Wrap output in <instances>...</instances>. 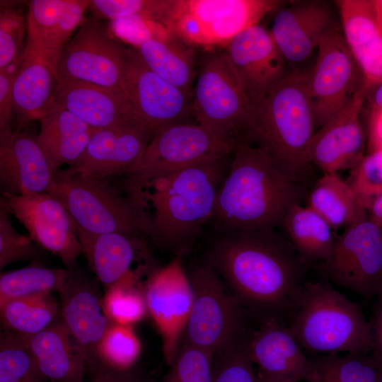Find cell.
<instances>
[{"instance_id":"d6a6232c","label":"cell","mask_w":382,"mask_h":382,"mask_svg":"<svg viewBox=\"0 0 382 382\" xmlns=\"http://www.w3.org/2000/svg\"><path fill=\"white\" fill-rule=\"evenodd\" d=\"M3 329L30 337L58 320L61 307L52 293L25 296L0 304Z\"/></svg>"},{"instance_id":"11a10c76","label":"cell","mask_w":382,"mask_h":382,"mask_svg":"<svg viewBox=\"0 0 382 382\" xmlns=\"http://www.w3.org/2000/svg\"><path fill=\"white\" fill-rule=\"evenodd\" d=\"M259 376V375H258ZM259 382H292L286 380L266 378L259 376Z\"/></svg>"},{"instance_id":"ba28073f","label":"cell","mask_w":382,"mask_h":382,"mask_svg":"<svg viewBox=\"0 0 382 382\" xmlns=\"http://www.w3.org/2000/svg\"><path fill=\"white\" fill-rule=\"evenodd\" d=\"M187 275L193 301L180 343L214 354L254 321L206 260Z\"/></svg>"},{"instance_id":"d590c367","label":"cell","mask_w":382,"mask_h":382,"mask_svg":"<svg viewBox=\"0 0 382 382\" xmlns=\"http://www.w3.org/2000/svg\"><path fill=\"white\" fill-rule=\"evenodd\" d=\"M314 382H376L379 367L366 353L315 354Z\"/></svg>"},{"instance_id":"9f6ffc18","label":"cell","mask_w":382,"mask_h":382,"mask_svg":"<svg viewBox=\"0 0 382 382\" xmlns=\"http://www.w3.org/2000/svg\"><path fill=\"white\" fill-rule=\"evenodd\" d=\"M376 382H382V369L379 370Z\"/></svg>"},{"instance_id":"f5cc1de1","label":"cell","mask_w":382,"mask_h":382,"mask_svg":"<svg viewBox=\"0 0 382 382\" xmlns=\"http://www.w3.org/2000/svg\"><path fill=\"white\" fill-rule=\"evenodd\" d=\"M367 215L371 222L382 228V192L372 202Z\"/></svg>"},{"instance_id":"f546056e","label":"cell","mask_w":382,"mask_h":382,"mask_svg":"<svg viewBox=\"0 0 382 382\" xmlns=\"http://www.w3.org/2000/svg\"><path fill=\"white\" fill-rule=\"evenodd\" d=\"M280 228L308 266H315L330 255L336 236L329 224L311 207L293 204Z\"/></svg>"},{"instance_id":"4dcf8cb0","label":"cell","mask_w":382,"mask_h":382,"mask_svg":"<svg viewBox=\"0 0 382 382\" xmlns=\"http://www.w3.org/2000/svg\"><path fill=\"white\" fill-rule=\"evenodd\" d=\"M308 207L320 214L334 231L368 217L352 187L337 173H325L307 193Z\"/></svg>"},{"instance_id":"83f0119b","label":"cell","mask_w":382,"mask_h":382,"mask_svg":"<svg viewBox=\"0 0 382 382\" xmlns=\"http://www.w3.org/2000/svg\"><path fill=\"white\" fill-rule=\"evenodd\" d=\"M41 371L52 382H84L87 358L61 317L43 331L25 337Z\"/></svg>"},{"instance_id":"8d00e7d4","label":"cell","mask_w":382,"mask_h":382,"mask_svg":"<svg viewBox=\"0 0 382 382\" xmlns=\"http://www.w3.org/2000/svg\"><path fill=\"white\" fill-rule=\"evenodd\" d=\"M23 336L3 330L0 334V382H46Z\"/></svg>"},{"instance_id":"6f0895ef","label":"cell","mask_w":382,"mask_h":382,"mask_svg":"<svg viewBox=\"0 0 382 382\" xmlns=\"http://www.w3.org/2000/svg\"><path fill=\"white\" fill-rule=\"evenodd\" d=\"M382 127V122L378 123L376 126H375L374 128L371 129V132H374L375 130H376L378 128Z\"/></svg>"},{"instance_id":"816d5d0a","label":"cell","mask_w":382,"mask_h":382,"mask_svg":"<svg viewBox=\"0 0 382 382\" xmlns=\"http://www.w3.org/2000/svg\"><path fill=\"white\" fill-rule=\"evenodd\" d=\"M375 87L373 93L371 103V129L382 122V81L374 86Z\"/></svg>"},{"instance_id":"7dc6e473","label":"cell","mask_w":382,"mask_h":382,"mask_svg":"<svg viewBox=\"0 0 382 382\" xmlns=\"http://www.w3.org/2000/svg\"><path fill=\"white\" fill-rule=\"evenodd\" d=\"M90 1L66 0L58 25L52 39V48L62 51L75 30L81 25L85 13L89 8Z\"/></svg>"},{"instance_id":"277c9868","label":"cell","mask_w":382,"mask_h":382,"mask_svg":"<svg viewBox=\"0 0 382 382\" xmlns=\"http://www.w3.org/2000/svg\"><path fill=\"white\" fill-rule=\"evenodd\" d=\"M308 81V72H288L251 105L243 129L244 139L306 187L313 177L308 149L316 127Z\"/></svg>"},{"instance_id":"9c48e42d","label":"cell","mask_w":382,"mask_h":382,"mask_svg":"<svg viewBox=\"0 0 382 382\" xmlns=\"http://www.w3.org/2000/svg\"><path fill=\"white\" fill-rule=\"evenodd\" d=\"M239 141L198 123L167 127L152 137L141 159L126 175L125 183H139L204 161L233 153Z\"/></svg>"},{"instance_id":"680465c9","label":"cell","mask_w":382,"mask_h":382,"mask_svg":"<svg viewBox=\"0 0 382 382\" xmlns=\"http://www.w3.org/2000/svg\"><path fill=\"white\" fill-rule=\"evenodd\" d=\"M381 230H382V228H381Z\"/></svg>"},{"instance_id":"ffe728a7","label":"cell","mask_w":382,"mask_h":382,"mask_svg":"<svg viewBox=\"0 0 382 382\" xmlns=\"http://www.w3.org/2000/svg\"><path fill=\"white\" fill-rule=\"evenodd\" d=\"M251 105L288 72L286 59L270 31L259 23L238 34L226 52Z\"/></svg>"},{"instance_id":"bcb514c9","label":"cell","mask_w":382,"mask_h":382,"mask_svg":"<svg viewBox=\"0 0 382 382\" xmlns=\"http://www.w3.org/2000/svg\"><path fill=\"white\" fill-rule=\"evenodd\" d=\"M117 21L120 35L134 47L149 40L166 41L175 38L163 23L144 16L132 15Z\"/></svg>"},{"instance_id":"c3c4849f","label":"cell","mask_w":382,"mask_h":382,"mask_svg":"<svg viewBox=\"0 0 382 382\" xmlns=\"http://www.w3.org/2000/svg\"><path fill=\"white\" fill-rule=\"evenodd\" d=\"M14 78L0 73V141L8 138L13 132L12 86Z\"/></svg>"},{"instance_id":"f6af8a7d","label":"cell","mask_w":382,"mask_h":382,"mask_svg":"<svg viewBox=\"0 0 382 382\" xmlns=\"http://www.w3.org/2000/svg\"><path fill=\"white\" fill-rule=\"evenodd\" d=\"M27 18L17 8H1L0 12V70L21 56L27 33Z\"/></svg>"},{"instance_id":"f35d334b","label":"cell","mask_w":382,"mask_h":382,"mask_svg":"<svg viewBox=\"0 0 382 382\" xmlns=\"http://www.w3.org/2000/svg\"><path fill=\"white\" fill-rule=\"evenodd\" d=\"M250 327L214 354L211 382H259L248 351Z\"/></svg>"},{"instance_id":"d6986e66","label":"cell","mask_w":382,"mask_h":382,"mask_svg":"<svg viewBox=\"0 0 382 382\" xmlns=\"http://www.w3.org/2000/svg\"><path fill=\"white\" fill-rule=\"evenodd\" d=\"M60 296L61 318L88 361V369L96 363V348L111 323L105 315L99 281L76 265L70 267Z\"/></svg>"},{"instance_id":"cb8c5ba5","label":"cell","mask_w":382,"mask_h":382,"mask_svg":"<svg viewBox=\"0 0 382 382\" xmlns=\"http://www.w3.org/2000/svg\"><path fill=\"white\" fill-rule=\"evenodd\" d=\"M336 27L325 4L300 2L277 9L270 33L285 59L299 62L306 59Z\"/></svg>"},{"instance_id":"d4e9b609","label":"cell","mask_w":382,"mask_h":382,"mask_svg":"<svg viewBox=\"0 0 382 382\" xmlns=\"http://www.w3.org/2000/svg\"><path fill=\"white\" fill-rule=\"evenodd\" d=\"M77 233L82 254L105 289L139 268L134 267L136 264L154 265L143 237L116 232Z\"/></svg>"},{"instance_id":"ac0fdd59","label":"cell","mask_w":382,"mask_h":382,"mask_svg":"<svg viewBox=\"0 0 382 382\" xmlns=\"http://www.w3.org/2000/svg\"><path fill=\"white\" fill-rule=\"evenodd\" d=\"M370 89L364 81L350 103L314 133L308 159L323 173L352 170L364 158L365 139L360 114Z\"/></svg>"},{"instance_id":"8992f818","label":"cell","mask_w":382,"mask_h":382,"mask_svg":"<svg viewBox=\"0 0 382 382\" xmlns=\"http://www.w3.org/2000/svg\"><path fill=\"white\" fill-rule=\"evenodd\" d=\"M47 192L63 204L77 231L91 234L116 232L143 238L148 235L149 219L144 210L108 178L59 169Z\"/></svg>"},{"instance_id":"f1b7e54d","label":"cell","mask_w":382,"mask_h":382,"mask_svg":"<svg viewBox=\"0 0 382 382\" xmlns=\"http://www.w3.org/2000/svg\"><path fill=\"white\" fill-rule=\"evenodd\" d=\"M39 122L37 141L55 172L73 165L97 130L55 102Z\"/></svg>"},{"instance_id":"44dd1931","label":"cell","mask_w":382,"mask_h":382,"mask_svg":"<svg viewBox=\"0 0 382 382\" xmlns=\"http://www.w3.org/2000/svg\"><path fill=\"white\" fill-rule=\"evenodd\" d=\"M248 351L258 375L292 382H314L316 372L311 358L287 325L267 321L250 330Z\"/></svg>"},{"instance_id":"db71d44e","label":"cell","mask_w":382,"mask_h":382,"mask_svg":"<svg viewBox=\"0 0 382 382\" xmlns=\"http://www.w3.org/2000/svg\"><path fill=\"white\" fill-rule=\"evenodd\" d=\"M371 4L377 26L382 33V0H371Z\"/></svg>"},{"instance_id":"836d02e7","label":"cell","mask_w":382,"mask_h":382,"mask_svg":"<svg viewBox=\"0 0 382 382\" xmlns=\"http://www.w3.org/2000/svg\"><path fill=\"white\" fill-rule=\"evenodd\" d=\"M155 269L154 266L139 267L105 289L103 306L111 323L132 326L146 316L148 311L144 292L145 281L141 278Z\"/></svg>"},{"instance_id":"7a4b0ae2","label":"cell","mask_w":382,"mask_h":382,"mask_svg":"<svg viewBox=\"0 0 382 382\" xmlns=\"http://www.w3.org/2000/svg\"><path fill=\"white\" fill-rule=\"evenodd\" d=\"M225 157L214 158L139 183L127 195L149 219L148 236L175 256L188 253L213 216L216 193L227 172Z\"/></svg>"},{"instance_id":"9a60e30c","label":"cell","mask_w":382,"mask_h":382,"mask_svg":"<svg viewBox=\"0 0 382 382\" xmlns=\"http://www.w3.org/2000/svg\"><path fill=\"white\" fill-rule=\"evenodd\" d=\"M0 205L27 229L42 249L58 256L66 267L82 254L76 224L63 204L48 192L2 194Z\"/></svg>"},{"instance_id":"3957f363","label":"cell","mask_w":382,"mask_h":382,"mask_svg":"<svg viewBox=\"0 0 382 382\" xmlns=\"http://www.w3.org/2000/svg\"><path fill=\"white\" fill-rule=\"evenodd\" d=\"M218 189L211 222L216 231L274 230L307 187L274 163L261 147L240 139Z\"/></svg>"},{"instance_id":"f907efd6","label":"cell","mask_w":382,"mask_h":382,"mask_svg":"<svg viewBox=\"0 0 382 382\" xmlns=\"http://www.w3.org/2000/svg\"><path fill=\"white\" fill-rule=\"evenodd\" d=\"M376 297L373 316L369 321L372 338L371 357L379 369H382V289Z\"/></svg>"},{"instance_id":"e0dca14e","label":"cell","mask_w":382,"mask_h":382,"mask_svg":"<svg viewBox=\"0 0 382 382\" xmlns=\"http://www.w3.org/2000/svg\"><path fill=\"white\" fill-rule=\"evenodd\" d=\"M153 136L138 118L97 129L81 156L66 169L100 178L127 175L139 163Z\"/></svg>"},{"instance_id":"ee69618b","label":"cell","mask_w":382,"mask_h":382,"mask_svg":"<svg viewBox=\"0 0 382 382\" xmlns=\"http://www.w3.org/2000/svg\"><path fill=\"white\" fill-rule=\"evenodd\" d=\"M170 0H92L89 8L94 18L118 20L141 15L162 23Z\"/></svg>"},{"instance_id":"4316f807","label":"cell","mask_w":382,"mask_h":382,"mask_svg":"<svg viewBox=\"0 0 382 382\" xmlns=\"http://www.w3.org/2000/svg\"><path fill=\"white\" fill-rule=\"evenodd\" d=\"M345 41L371 88L382 81V33L371 0H338Z\"/></svg>"},{"instance_id":"2e32d148","label":"cell","mask_w":382,"mask_h":382,"mask_svg":"<svg viewBox=\"0 0 382 382\" xmlns=\"http://www.w3.org/2000/svg\"><path fill=\"white\" fill-rule=\"evenodd\" d=\"M148 313L162 338L166 362L169 366L178 352L193 301V292L182 264L175 256L168 265L156 268L144 285Z\"/></svg>"},{"instance_id":"e575fe53","label":"cell","mask_w":382,"mask_h":382,"mask_svg":"<svg viewBox=\"0 0 382 382\" xmlns=\"http://www.w3.org/2000/svg\"><path fill=\"white\" fill-rule=\"evenodd\" d=\"M69 273L70 267H47L40 261L32 262L23 268L1 272L0 304L25 296L59 292Z\"/></svg>"},{"instance_id":"60d3db41","label":"cell","mask_w":382,"mask_h":382,"mask_svg":"<svg viewBox=\"0 0 382 382\" xmlns=\"http://www.w3.org/2000/svg\"><path fill=\"white\" fill-rule=\"evenodd\" d=\"M213 357L211 352L180 343L161 382H211Z\"/></svg>"},{"instance_id":"6da1fadb","label":"cell","mask_w":382,"mask_h":382,"mask_svg":"<svg viewBox=\"0 0 382 382\" xmlns=\"http://www.w3.org/2000/svg\"><path fill=\"white\" fill-rule=\"evenodd\" d=\"M217 231L205 260L256 324L288 325L310 267L276 229Z\"/></svg>"},{"instance_id":"8fae6325","label":"cell","mask_w":382,"mask_h":382,"mask_svg":"<svg viewBox=\"0 0 382 382\" xmlns=\"http://www.w3.org/2000/svg\"><path fill=\"white\" fill-rule=\"evenodd\" d=\"M192 99L196 123L233 137L243 131L251 103L226 52L204 60Z\"/></svg>"},{"instance_id":"52a82bcc","label":"cell","mask_w":382,"mask_h":382,"mask_svg":"<svg viewBox=\"0 0 382 382\" xmlns=\"http://www.w3.org/2000/svg\"><path fill=\"white\" fill-rule=\"evenodd\" d=\"M281 5L276 0H171L163 23L186 44L228 45Z\"/></svg>"},{"instance_id":"7c38bea8","label":"cell","mask_w":382,"mask_h":382,"mask_svg":"<svg viewBox=\"0 0 382 382\" xmlns=\"http://www.w3.org/2000/svg\"><path fill=\"white\" fill-rule=\"evenodd\" d=\"M315 66L308 72L316 127H322L352 101L365 79L337 27L318 45Z\"/></svg>"},{"instance_id":"1f68e13d","label":"cell","mask_w":382,"mask_h":382,"mask_svg":"<svg viewBox=\"0 0 382 382\" xmlns=\"http://www.w3.org/2000/svg\"><path fill=\"white\" fill-rule=\"evenodd\" d=\"M147 66L162 79L192 96L195 52L173 38L149 40L134 47Z\"/></svg>"},{"instance_id":"74e56055","label":"cell","mask_w":382,"mask_h":382,"mask_svg":"<svg viewBox=\"0 0 382 382\" xmlns=\"http://www.w3.org/2000/svg\"><path fill=\"white\" fill-rule=\"evenodd\" d=\"M141 343L132 325L111 323L96 348V363L92 371L104 367L126 370L135 366Z\"/></svg>"},{"instance_id":"5bb4252c","label":"cell","mask_w":382,"mask_h":382,"mask_svg":"<svg viewBox=\"0 0 382 382\" xmlns=\"http://www.w3.org/2000/svg\"><path fill=\"white\" fill-rule=\"evenodd\" d=\"M123 76L129 103L154 135L167 127L188 122L192 96L151 70L135 48H125Z\"/></svg>"},{"instance_id":"603a6c76","label":"cell","mask_w":382,"mask_h":382,"mask_svg":"<svg viewBox=\"0 0 382 382\" xmlns=\"http://www.w3.org/2000/svg\"><path fill=\"white\" fill-rule=\"evenodd\" d=\"M37 134L16 129L0 141V184L3 194L47 192L56 172L37 141Z\"/></svg>"},{"instance_id":"b9f144b4","label":"cell","mask_w":382,"mask_h":382,"mask_svg":"<svg viewBox=\"0 0 382 382\" xmlns=\"http://www.w3.org/2000/svg\"><path fill=\"white\" fill-rule=\"evenodd\" d=\"M10 214L0 205V270L18 261H39L43 251L28 236L19 233L12 226Z\"/></svg>"},{"instance_id":"484cf974","label":"cell","mask_w":382,"mask_h":382,"mask_svg":"<svg viewBox=\"0 0 382 382\" xmlns=\"http://www.w3.org/2000/svg\"><path fill=\"white\" fill-rule=\"evenodd\" d=\"M54 102L96 129L138 118L122 93L59 76Z\"/></svg>"},{"instance_id":"4fadbf2b","label":"cell","mask_w":382,"mask_h":382,"mask_svg":"<svg viewBox=\"0 0 382 382\" xmlns=\"http://www.w3.org/2000/svg\"><path fill=\"white\" fill-rule=\"evenodd\" d=\"M125 48L99 19L85 18L76 33L63 47L58 64L59 76L126 96L123 76Z\"/></svg>"},{"instance_id":"7bdbcfd3","label":"cell","mask_w":382,"mask_h":382,"mask_svg":"<svg viewBox=\"0 0 382 382\" xmlns=\"http://www.w3.org/2000/svg\"><path fill=\"white\" fill-rule=\"evenodd\" d=\"M345 180L368 211L382 192V147L364 156Z\"/></svg>"},{"instance_id":"30bf717a","label":"cell","mask_w":382,"mask_h":382,"mask_svg":"<svg viewBox=\"0 0 382 382\" xmlns=\"http://www.w3.org/2000/svg\"><path fill=\"white\" fill-rule=\"evenodd\" d=\"M326 281L363 297L382 289V230L364 218L335 236L330 255L313 266Z\"/></svg>"},{"instance_id":"7402d4cb","label":"cell","mask_w":382,"mask_h":382,"mask_svg":"<svg viewBox=\"0 0 382 382\" xmlns=\"http://www.w3.org/2000/svg\"><path fill=\"white\" fill-rule=\"evenodd\" d=\"M62 52L26 42L23 61L12 86L16 129L40 120L54 103Z\"/></svg>"},{"instance_id":"ab89813d","label":"cell","mask_w":382,"mask_h":382,"mask_svg":"<svg viewBox=\"0 0 382 382\" xmlns=\"http://www.w3.org/2000/svg\"><path fill=\"white\" fill-rule=\"evenodd\" d=\"M66 0H33L28 4L27 42L37 47L52 48V39Z\"/></svg>"},{"instance_id":"5b68a950","label":"cell","mask_w":382,"mask_h":382,"mask_svg":"<svg viewBox=\"0 0 382 382\" xmlns=\"http://www.w3.org/2000/svg\"><path fill=\"white\" fill-rule=\"evenodd\" d=\"M287 325L301 347L314 354L371 351L370 322L326 280L306 282Z\"/></svg>"},{"instance_id":"681fc988","label":"cell","mask_w":382,"mask_h":382,"mask_svg":"<svg viewBox=\"0 0 382 382\" xmlns=\"http://www.w3.org/2000/svg\"><path fill=\"white\" fill-rule=\"evenodd\" d=\"M92 373L89 382H154L148 374L135 366L126 370L100 367Z\"/></svg>"}]
</instances>
